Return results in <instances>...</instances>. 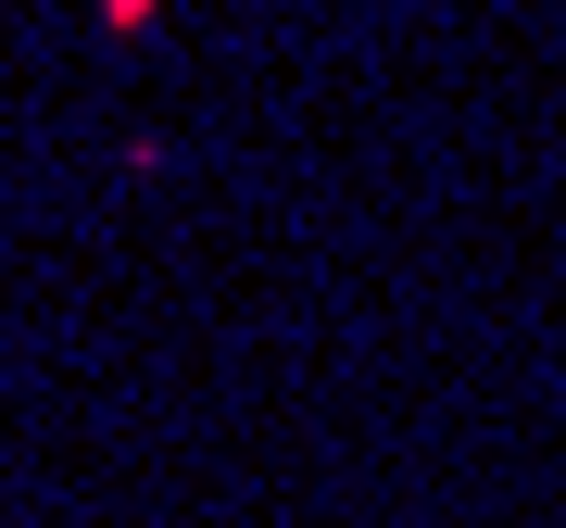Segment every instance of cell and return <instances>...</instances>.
Masks as SVG:
<instances>
[{"mask_svg":"<svg viewBox=\"0 0 566 528\" xmlns=\"http://www.w3.org/2000/svg\"><path fill=\"white\" fill-rule=\"evenodd\" d=\"M164 25V0H102V39H151Z\"/></svg>","mask_w":566,"mask_h":528,"instance_id":"6da1fadb","label":"cell"}]
</instances>
